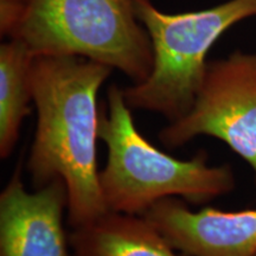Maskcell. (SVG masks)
Returning <instances> with one entry per match:
<instances>
[{
    "instance_id": "obj_6",
    "label": "cell",
    "mask_w": 256,
    "mask_h": 256,
    "mask_svg": "<svg viewBox=\"0 0 256 256\" xmlns=\"http://www.w3.org/2000/svg\"><path fill=\"white\" fill-rule=\"evenodd\" d=\"M66 212L62 179L28 191L17 168L0 194V256H72Z\"/></svg>"
},
{
    "instance_id": "obj_8",
    "label": "cell",
    "mask_w": 256,
    "mask_h": 256,
    "mask_svg": "<svg viewBox=\"0 0 256 256\" xmlns=\"http://www.w3.org/2000/svg\"><path fill=\"white\" fill-rule=\"evenodd\" d=\"M72 256H179L144 216L107 211L72 228Z\"/></svg>"
},
{
    "instance_id": "obj_2",
    "label": "cell",
    "mask_w": 256,
    "mask_h": 256,
    "mask_svg": "<svg viewBox=\"0 0 256 256\" xmlns=\"http://www.w3.org/2000/svg\"><path fill=\"white\" fill-rule=\"evenodd\" d=\"M132 110L124 89L112 84L98 122L107 148L98 182L108 211L142 216L165 198L202 204L235 188L229 165H210L204 151L186 160L162 152L139 132Z\"/></svg>"
},
{
    "instance_id": "obj_1",
    "label": "cell",
    "mask_w": 256,
    "mask_h": 256,
    "mask_svg": "<svg viewBox=\"0 0 256 256\" xmlns=\"http://www.w3.org/2000/svg\"><path fill=\"white\" fill-rule=\"evenodd\" d=\"M113 69L80 56L40 55L32 66L37 126L26 168L34 188L62 179L70 228L107 212L96 159L98 94Z\"/></svg>"
},
{
    "instance_id": "obj_5",
    "label": "cell",
    "mask_w": 256,
    "mask_h": 256,
    "mask_svg": "<svg viewBox=\"0 0 256 256\" xmlns=\"http://www.w3.org/2000/svg\"><path fill=\"white\" fill-rule=\"evenodd\" d=\"M202 136L223 142L256 177V54L236 51L208 63L190 110L158 134L168 150Z\"/></svg>"
},
{
    "instance_id": "obj_4",
    "label": "cell",
    "mask_w": 256,
    "mask_h": 256,
    "mask_svg": "<svg viewBox=\"0 0 256 256\" xmlns=\"http://www.w3.org/2000/svg\"><path fill=\"white\" fill-rule=\"evenodd\" d=\"M151 38L153 66L142 82L124 88L132 110L162 115L168 122L186 114L200 90L208 54L224 32L256 17V0H228L210 8L166 14L151 0H133Z\"/></svg>"
},
{
    "instance_id": "obj_10",
    "label": "cell",
    "mask_w": 256,
    "mask_h": 256,
    "mask_svg": "<svg viewBox=\"0 0 256 256\" xmlns=\"http://www.w3.org/2000/svg\"><path fill=\"white\" fill-rule=\"evenodd\" d=\"M254 256H256V254H255V255H254Z\"/></svg>"
},
{
    "instance_id": "obj_9",
    "label": "cell",
    "mask_w": 256,
    "mask_h": 256,
    "mask_svg": "<svg viewBox=\"0 0 256 256\" xmlns=\"http://www.w3.org/2000/svg\"><path fill=\"white\" fill-rule=\"evenodd\" d=\"M36 58L23 42L8 38L0 46V158L8 159L30 114L32 66Z\"/></svg>"
},
{
    "instance_id": "obj_7",
    "label": "cell",
    "mask_w": 256,
    "mask_h": 256,
    "mask_svg": "<svg viewBox=\"0 0 256 256\" xmlns=\"http://www.w3.org/2000/svg\"><path fill=\"white\" fill-rule=\"evenodd\" d=\"M142 216L185 256L256 254V209L194 211L180 198H165Z\"/></svg>"
},
{
    "instance_id": "obj_3",
    "label": "cell",
    "mask_w": 256,
    "mask_h": 256,
    "mask_svg": "<svg viewBox=\"0 0 256 256\" xmlns=\"http://www.w3.org/2000/svg\"><path fill=\"white\" fill-rule=\"evenodd\" d=\"M2 36L23 42L36 56L95 60L133 83L142 82L153 66L151 38L133 0H18Z\"/></svg>"
}]
</instances>
